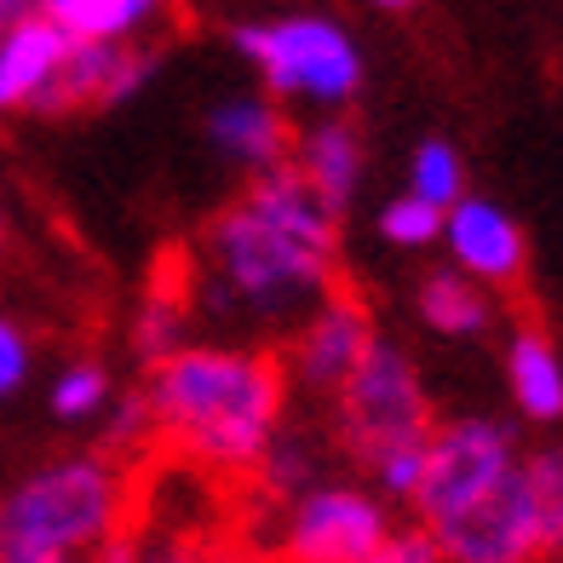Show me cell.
I'll use <instances>...</instances> for the list:
<instances>
[{
    "label": "cell",
    "instance_id": "1",
    "mask_svg": "<svg viewBox=\"0 0 563 563\" xmlns=\"http://www.w3.org/2000/svg\"><path fill=\"white\" fill-rule=\"evenodd\" d=\"M208 253L230 299L260 317H288L334 288V213L294 167H276L208 224Z\"/></svg>",
    "mask_w": 563,
    "mask_h": 563
},
{
    "label": "cell",
    "instance_id": "2",
    "mask_svg": "<svg viewBox=\"0 0 563 563\" xmlns=\"http://www.w3.org/2000/svg\"><path fill=\"white\" fill-rule=\"evenodd\" d=\"M150 415L208 466H253L276 438L282 368L260 351H167L150 374Z\"/></svg>",
    "mask_w": 563,
    "mask_h": 563
},
{
    "label": "cell",
    "instance_id": "3",
    "mask_svg": "<svg viewBox=\"0 0 563 563\" xmlns=\"http://www.w3.org/2000/svg\"><path fill=\"white\" fill-rule=\"evenodd\" d=\"M121 472L104 460H58L0 495V558H81L115 541Z\"/></svg>",
    "mask_w": 563,
    "mask_h": 563
},
{
    "label": "cell",
    "instance_id": "4",
    "mask_svg": "<svg viewBox=\"0 0 563 563\" xmlns=\"http://www.w3.org/2000/svg\"><path fill=\"white\" fill-rule=\"evenodd\" d=\"M340 420H345V443L368 466L397 449H420L431 438V408L415 379V363L397 345L374 340L340 386Z\"/></svg>",
    "mask_w": 563,
    "mask_h": 563
},
{
    "label": "cell",
    "instance_id": "5",
    "mask_svg": "<svg viewBox=\"0 0 563 563\" xmlns=\"http://www.w3.org/2000/svg\"><path fill=\"white\" fill-rule=\"evenodd\" d=\"M236 46L260 64L276 92L311 98V104H345L363 81V58H356L351 35L328 18L247 23V30H236Z\"/></svg>",
    "mask_w": 563,
    "mask_h": 563
},
{
    "label": "cell",
    "instance_id": "6",
    "mask_svg": "<svg viewBox=\"0 0 563 563\" xmlns=\"http://www.w3.org/2000/svg\"><path fill=\"white\" fill-rule=\"evenodd\" d=\"M518 466H523L518 438L495 420H454L443 431H431L426 472H420V489H415L426 534L443 529L449 518H460L466 506H477L489 489H500Z\"/></svg>",
    "mask_w": 563,
    "mask_h": 563
},
{
    "label": "cell",
    "instance_id": "7",
    "mask_svg": "<svg viewBox=\"0 0 563 563\" xmlns=\"http://www.w3.org/2000/svg\"><path fill=\"white\" fill-rule=\"evenodd\" d=\"M386 541L391 529L379 500L356 489H311L288 518L282 563H368Z\"/></svg>",
    "mask_w": 563,
    "mask_h": 563
},
{
    "label": "cell",
    "instance_id": "8",
    "mask_svg": "<svg viewBox=\"0 0 563 563\" xmlns=\"http://www.w3.org/2000/svg\"><path fill=\"white\" fill-rule=\"evenodd\" d=\"M443 236L454 247L460 271H472L483 282H518L523 276V236L495 201H477V196H460L454 208L443 213Z\"/></svg>",
    "mask_w": 563,
    "mask_h": 563
},
{
    "label": "cell",
    "instance_id": "9",
    "mask_svg": "<svg viewBox=\"0 0 563 563\" xmlns=\"http://www.w3.org/2000/svg\"><path fill=\"white\" fill-rule=\"evenodd\" d=\"M144 58L133 46H69L64 69L53 75V87L41 92L35 110H69V104H115L144 81Z\"/></svg>",
    "mask_w": 563,
    "mask_h": 563
},
{
    "label": "cell",
    "instance_id": "10",
    "mask_svg": "<svg viewBox=\"0 0 563 563\" xmlns=\"http://www.w3.org/2000/svg\"><path fill=\"white\" fill-rule=\"evenodd\" d=\"M368 345H374V334H368L363 305H351V299L322 305V311L305 322L299 351H294L299 379H305V386H345V374L363 363Z\"/></svg>",
    "mask_w": 563,
    "mask_h": 563
},
{
    "label": "cell",
    "instance_id": "11",
    "mask_svg": "<svg viewBox=\"0 0 563 563\" xmlns=\"http://www.w3.org/2000/svg\"><path fill=\"white\" fill-rule=\"evenodd\" d=\"M69 46L46 18L18 23L12 35H0V110H23V104H41V92L53 87V75L64 69Z\"/></svg>",
    "mask_w": 563,
    "mask_h": 563
},
{
    "label": "cell",
    "instance_id": "12",
    "mask_svg": "<svg viewBox=\"0 0 563 563\" xmlns=\"http://www.w3.org/2000/svg\"><path fill=\"white\" fill-rule=\"evenodd\" d=\"M294 173L305 178V190H311L328 213H340L356 190V173H363V144H356V133L345 121H322L299 139Z\"/></svg>",
    "mask_w": 563,
    "mask_h": 563
},
{
    "label": "cell",
    "instance_id": "13",
    "mask_svg": "<svg viewBox=\"0 0 563 563\" xmlns=\"http://www.w3.org/2000/svg\"><path fill=\"white\" fill-rule=\"evenodd\" d=\"M46 23L75 46H121L126 35L150 30L167 0H41Z\"/></svg>",
    "mask_w": 563,
    "mask_h": 563
},
{
    "label": "cell",
    "instance_id": "14",
    "mask_svg": "<svg viewBox=\"0 0 563 563\" xmlns=\"http://www.w3.org/2000/svg\"><path fill=\"white\" fill-rule=\"evenodd\" d=\"M208 139L224 150V156H236L247 167H276L288 156V115L265 98H236V104H219L208 115Z\"/></svg>",
    "mask_w": 563,
    "mask_h": 563
},
{
    "label": "cell",
    "instance_id": "15",
    "mask_svg": "<svg viewBox=\"0 0 563 563\" xmlns=\"http://www.w3.org/2000/svg\"><path fill=\"white\" fill-rule=\"evenodd\" d=\"M506 368H511V397L529 420H563V363L541 328H518Z\"/></svg>",
    "mask_w": 563,
    "mask_h": 563
},
{
    "label": "cell",
    "instance_id": "16",
    "mask_svg": "<svg viewBox=\"0 0 563 563\" xmlns=\"http://www.w3.org/2000/svg\"><path fill=\"white\" fill-rule=\"evenodd\" d=\"M420 317L438 328V334H483L489 328V299L477 294V282H460L454 271H438V276H426V288H420Z\"/></svg>",
    "mask_w": 563,
    "mask_h": 563
},
{
    "label": "cell",
    "instance_id": "17",
    "mask_svg": "<svg viewBox=\"0 0 563 563\" xmlns=\"http://www.w3.org/2000/svg\"><path fill=\"white\" fill-rule=\"evenodd\" d=\"M529 495H534V523H541V558L563 563V449H541L523 460Z\"/></svg>",
    "mask_w": 563,
    "mask_h": 563
},
{
    "label": "cell",
    "instance_id": "18",
    "mask_svg": "<svg viewBox=\"0 0 563 563\" xmlns=\"http://www.w3.org/2000/svg\"><path fill=\"white\" fill-rule=\"evenodd\" d=\"M415 190L408 196H420L426 208H438V213H449L454 201H460V190H466V173H460V156L443 144V139H431V144H420L415 150Z\"/></svg>",
    "mask_w": 563,
    "mask_h": 563
},
{
    "label": "cell",
    "instance_id": "19",
    "mask_svg": "<svg viewBox=\"0 0 563 563\" xmlns=\"http://www.w3.org/2000/svg\"><path fill=\"white\" fill-rule=\"evenodd\" d=\"M379 230H386V242H397V247H426V242L443 236V213L426 208L420 196H397L391 208L379 213Z\"/></svg>",
    "mask_w": 563,
    "mask_h": 563
},
{
    "label": "cell",
    "instance_id": "20",
    "mask_svg": "<svg viewBox=\"0 0 563 563\" xmlns=\"http://www.w3.org/2000/svg\"><path fill=\"white\" fill-rule=\"evenodd\" d=\"M98 402H104V368H92V363H75L58 386H53V408H58L64 420L92 415Z\"/></svg>",
    "mask_w": 563,
    "mask_h": 563
},
{
    "label": "cell",
    "instance_id": "21",
    "mask_svg": "<svg viewBox=\"0 0 563 563\" xmlns=\"http://www.w3.org/2000/svg\"><path fill=\"white\" fill-rule=\"evenodd\" d=\"M426 443H431V438H426ZM426 443H420V449H397V454H386V460H374L379 489L415 500V489H420V472H426Z\"/></svg>",
    "mask_w": 563,
    "mask_h": 563
},
{
    "label": "cell",
    "instance_id": "22",
    "mask_svg": "<svg viewBox=\"0 0 563 563\" xmlns=\"http://www.w3.org/2000/svg\"><path fill=\"white\" fill-rule=\"evenodd\" d=\"M23 374H30V345H23V334L0 317V397L23 386Z\"/></svg>",
    "mask_w": 563,
    "mask_h": 563
},
{
    "label": "cell",
    "instance_id": "23",
    "mask_svg": "<svg viewBox=\"0 0 563 563\" xmlns=\"http://www.w3.org/2000/svg\"><path fill=\"white\" fill-rule=\"evenodd\" d=\"M368 563H443V558H438V547H431V534L415 529V534H391Z\"/></svg>",
    "mask_w": 563,
    "mask_h": 563
},
{
    "label": "cell",
    "instance_id": "24",
    "mask_svg": "<svg viewBox=\"0 0 563 563\" xmlns=\"http://www.w3.org/2000/svg\"><path fill=\"white\" fill-rule=\"evenodd\" d=\"M35 7H41V0H0V35H12L18 23H30V18H41Z\"/></svg>",
    "mask_w": 563,
    "mask_h": 563
},
{
    "label": "cell",
    "instance_id": "25",
    "mask_svg": "<svg viewBox=\"0 0 563 563\" xmlns=\"http://www.w3.org/2000/svg\"><path fill=\"white\" fill-rule=\"evenodd\" d=\"M0 563H81V558H0Z\"/></svg>",
    "mask_w": 563,
    "mask_h": 563
},
{
    "label": "cell",
    "instance_id": "26",
    "mask_svg": "<svg viewBox=\"0 0 563 563\" xmlns=\"http://www.w3.org/2000/svg\"><path fill=\"white\" fill-rule=\"evenodd\" d=\"M379 7H391V12H402V7H415V0H379Z\"/></svg>",
    "mask_w": 563,
    "mask_h": 563
},
{
    "label": "cell",
    "instance_id": "27",
    "mask_svg": "<svg viewBox=\"0 0 563 563\" xmlns=\"http://www.w3.org/2000/svg\"><path fill=\"white\" fill-rule=\"evenodd\" d=\"M0 242H7V236H0Z\"/></svg>",
    "mask_w": 563,
    "mask_h": 563
}]
</instances>
